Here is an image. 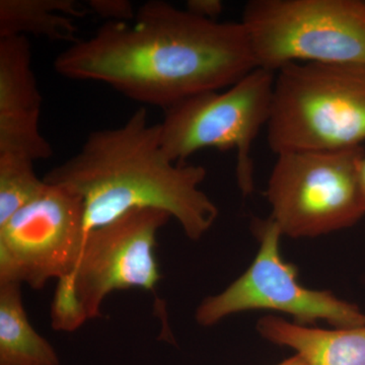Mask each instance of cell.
<instances>
[{"mask_svg": "<svg viewBox=\"0 0 365 365\" xmlns=\"http://www.w3.org/2000/svg\"><path fill=\"white\" fill-rule=\"evenodd\" d=\"M54 68L165 110L192 96L230 88L258 66L242 21L206 20L150 0L133 20L106 21L93 37L69 46Z\"/></svg>", "mask_w": 365, "mask_h": 365, "instance_id": "obj_1", "label": "cell"}, {"mask_svg": "<svg viewBox=\"0 0 365 365\" xmlns=\"http://www.w3.org/2000/svg\"><path fill=\"white\" fill-rule=\"evenodd\" d=\"M202 165L174 163L163 153L160 124L144 108L122 126L91 132L81 150L44 177L83 199L86 235L133 209H160L199 241L215 225L218 209L199 188Z\"/></svg>", "mask_w": 365, "mask_h": 365, "instance_id": "obj_2", "label": "cell"}, {"mask_svg": "<svg viewBox=\"0 0 365 365\" xmlns=\"http://www.w3.org/2000/svg\"><path fill=\"white\" fill-rule=\"evenodd\" d=\"M268 145L276 155L365 141V64L294 62L275 73Z\"/></svg>", "mask_w": 365, "mask_h": 365, "instance_id": "obj_3", "label": "cell"}, {"mask_svg": "<svg viewBox=\"0 0 365 365\" xmlns=\"http://www.w3.org/2000/svg\"><path fill=\"white\" fill-rule=\"evenodd\" d=\"M170 218L160 209H133L88 232L76 270L57 284L53 328L78 330L88 319L101 317L106 297L117 290L153 292L160 280L157 235Z\"/></svg>", "mask_w": 365, "mask_h": 365, "instance_id": "obj_4", "label": "cell"}, {"mask_svg": "<svg viewBox=\"0 0 365 365\" xmlns=\"http://www.w3.org/2000/svg\"><path fill=\"white\" fill-rule=\"evenodd\" d=\"M242 25L257 66L365 64V0H251Z\"/></svg>", "mask_w": 365, "mask_h": 365, "instance_id": "obj_5", "label": "cell"}, {"mask_svg": "<svg viewBox=\"0 0 365 365\" xmlns=\"http://www.w3.org/2000/svg\"><path fill=\"white\" fill-rule=\"evenodd\" d=\"M364 146L277 155L266 198L287 237H316L356 225L365 215L359 182Z\"/></svg>", "mask_w": 365, "mask_h": 365, "instance_id": "obj_6", "label": "cell"}, {"mask_svg": "<svg viewBox=\"0 0 365 365\" xmlns=\"http://www.w3.org/2000/svg\"><path fill=\"white\" fill-rule=\"evenodd\" d=\"M275 72L254 69L223 93L205 91L165 110L160 123L163 153L174 163L215 148L237 151V185L244 196L254 191L252 148L272 108Z\"/></svg>", "mask_w": 365, "mask_h": 365, "instance_id": "obj_7", "label": "cell"}, {"mask_svg": "<svg viewBox=\"0 0 365 365\" xmlns=\"http://www.w3.org/2000/svg\"><path fill=\"white\" fill-rule=\"evenodd\" d=\"M255 234L260 247L256 258L242 276L220 294L204 299L195 318L210 327L232 314L252 309H268L289 314L299 325L324 319L335 328L365 326V313L328 290L304 287L297 280V267L280 254L279 227L271 220H255Z\"/></svg>", "mask_w": 365, "mask_h": 365, "instance_id": "obj_8", "label": "cell"}, {"mask_svg": "<svg viewBox=\"0 0 365 365\" xmlns=\"http://www.w3.org/2000/svg\"><path fill=\"white\" fill-rule=\"evenodd\" d=\"M86 239L83 199L46 182L40 195L0 225V283L39 290L48 281L71 277Z\"/></svg>", "mask_w": 365, "mask_h": 365, "instance_id": "obj_9", "label": "cell"}, {"mask_svg": "<svg viewBox=\"0 0 365 365\" xmlns=\"http://www.w3.org/2000/svg\"><path fill=\"white\" fill-rule=\"evenodd\" d=\"M257 330L269 342L294 349L307 365H365V326L325 330L266 316Z\"/></svg>", "mask_w": 365, "mask_h": 365, "instance_id": "obj_10", "label": "cell"}, {"mask_svg": "<svg viewBox=\"0 0 365 365\" xmlns=\"http://www.w3.org/2000/svg\"><path fill=\"white\" fill-rule=\"evenodd\" d=\"M88 14L76 0H0V38L30 33L72 45L79 41L74 20Z\"/></svg>", "mask_w": 365, "mask_h": 365, "instance_id": "obj_11", "label": "cell"}, {"mask_svg": "<svg viewBox=\"0 0 365 365\" xmlns=\"http://www.w3.org/2000/svg\"><path fill=\"white\" fill-rule=\"evenodd\" d=\"M0 365H60L56 350L29 321L20 283H0Z\"/></svg>", "mask_w": 365, "mask_h": 365, "instance_id": "obj_12", "label": "cell"}, {"mask_svg": "<svg viewBox=\"0 0 365 365\" xmlns=\"http://www.w3.org/2000/svg\"><path fill=\"white\" fill-rule=\"evenodd\" d=\"M41 104L28 38H0V117L40 116Z\"/></svg>", "mask_w": 365, "mask_h": 365, "instance_id": "obj_13", "label": "cell"}, {"mask_svg": "<svg viewBox=\"0 0 365 365\" xmlns=\"http://www.w3.org/2000/svg\"><path fill=\"white\" fill-rule=\"evenodd\" d=\"M46 182L28 158L0 155V225L42 193Z\"/></svg>", "mask_w": 365, "mask_h": 365, "instance_id": "obj_14", "label": "cell"}, {"mask_svg": "<svg viewBox=\"0 0 365 365\" xmlns=\"http://www.w3.org/2000/svg\"><path fill=\"white\" fill-rule=\"evenodd\" d=\"M40 116L0 117V155H11L35 160H47L52 146L39 128Z\"/></svg>", "mask_w": 365, "mask_h": 365, "instance_id": "obj_15", "label": "cell"}, {"mask_svg": "<svg viewBox=\"0 0 365 365\" xmlns=\"http://www.w3.org/2000/svg\"><path fill=\"white\" fill-rule=\"evenodd\" d=\"M91 11L102 16L107 21H129L135 16L133 6L126 0H91Z\"/></svg>", "mask_w": 365, "mask_h": 365, "instance_id": "obj_16", "label": "cell"}, {"mask_svg": "<svg viewBox=\"0 0 365 365\" xmlns=\"http://www.w3.org/2000/svg\"><path fill=\"white\" fill-rule=\"evenodd\" d=\"M186 9L206 20L217 21L222 13L223 4L220 0H189Z\"/></svg>", "mask_w": 365, "mask_h": 365, "instance_id": "obj_17", "label": "cell"}, {"mask_svg": "<svg viewBox=\"0 0 365 365\" xmlns=\"http://www.w3.org/2000/svg\"><path fill=\"white\" fill-rule=\"evenodd\" d=\"M359 182L365 205V157L362 158L359 163Z\"/></svg>", "mask_w": 365, "mask_h": 365, "instance_id": "obj_18", "label": "cell"}, {"mask_svg": "<svg viewBox=\"0 0 365 365\" xmlns=\"http://www.w3.org/2000/svg\"><path fill=\"white\" fill-rule=\"evenodd\" d=\"M277 365H307L306 361L299 356V355L295 354L294 356L290 357L284 361Z\"/></svg>", "mask_w": 365, "mask_h": 365, "instance_id": "obj_19", "label": "cell"}]
</instances>
